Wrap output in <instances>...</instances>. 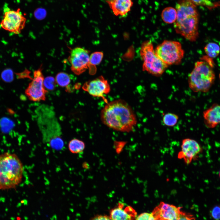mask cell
I'll use <instances>...</instances> for the list:
<instances>
[{
  "label": "cell",
  "mask_w": 220,
  "mask_h": 220,
  "mask_svg": "<svg viewBox=\"0 0 220 220\" xmlns=\"http://www.w3.org/2000/svg\"><path fill=\"white\" fill-rule=\"evenodd\" d=\"M100 118L108 127L122 132L132 131L137 123L136 115L131 107L121 99L107 103L101 111Z\"/></svg>",
  "instance_id": "1"
},
{
  "label": "cell",
  "mask_w": 220,
  "mask_h": 220,
  "mask_svg": "<svg viewBox=\"0 0 220 220\" xmlns=\"http://www.w3.org/2000/svg\"><path fill=\"white\" fill-rule=\"evenodd\" d=\"M177 17L174 25L176 32L191 42L199 35V15L196 5L191 0H181L176 6Z\"/></svg>",
  "instance_id": "2"
},
{
  "label": "cell",
  "mask_w": 220,
  "mask_h": 220,
  "mask_svg": "<svg viewBox=\"0 0 220 220\" xmlns=\"http://www.w3.org/2000/svg\"><path fill=\"white\" fill-rule=\"evenodd\" d=\"M23 171V164L16 154H0V189L16 188L22 181Z\"/></svg>",
  "instance_id": "3"
},
{
  "label": "cell",
  "mask_w": 220,
  "mask_h": 220,
  "mask_svg": "<svg viewBox=\"0 0 220 220\" xmlns=\"http://www.w3.org/2000/svg\"><path fill=\"white\" fill-rule=\"evenodd\" d=\"M211 58L204 57L203 60L195 63L188 79L189 87L193 91L207 92L214 83L215 76Z\"/></svg>",
  "instance_id": "4"
},
{
  "label": "cell",
  "mask_w": 220,
  "mask_h": 220,
  "mask_svg": "<svg viewBox=\"0 0 220 220\" xmlns=\"http://www.w3.org/2000/svg\"><path fill=\"white\" fill-rule=\"evenodd\" d=\"M141 57L143 61L142 69L153 75H161L168 65L157 56L153 49L151 42L147 41L141 45L140 50Z\"/></svg>",
  "instance_id": "5"
},
{
  "label": "cell",
  "mask_w": 220,
  "mask_h": 220,
  "mask_svg": "<svg viewBox=\"0 0 220 220\" xmlns=\"http://www.w3.org/2000/svg\"><path fill=\"white\" fill-rule=\"evenodd\" d=\"M155 51L159 57L168 65L179 64L184 54L181 44L170 40H164L156 47Z\"/></svg>",
  "instance_id": "6"
},
{
  "label": "cell",
  "mask_w": 220,
  "mask_h": 220,
  "mask_svg": "<svg viewBox=\"0 0 220 220\" xmlns=\"http://www.w3.org/2000/svg\"><path fill=\"white\" fill-rule=\"evenodd\" d=\"M26 19L20 8L16 10H7L4 14L0 23L1 27L8 32L15 34L20 33L24 28Z\"/></svg>",
  "instance_id": "7"
},
{
  "label": "cell",
  "mask_w": 220,
  "mask_h": 220,
  "mask_svg": "<svg viewBox=\"0 0 220 220\" xmlns=\"http://www.w3.org/2000/svg\"><path fill=\"white\" fill-rule=\"evenodd\" d=\"M44 78L41 68H39L34 72L33 78L25 90V94L29 99L34 101H44L48 92L44 87Z\"/></svg>",
  "instance_id": "8"
},
{
  "label": "cell",
  "mask_w": 220,
  "mask_h": 220,
  "mask_svg": "<svg viewBox=\"0 0 220 220\" xmlns=\"http://www.w3.org/2000/svg\"><path fill=\"white\" fill-rule=\"evenodd\" d=\"M90 51L81 47H76L72 50L69 60L71 64L72 71L79 75L88 68Z\"/></svg>",
  "instance_id": "9"
},
{
  "label": "cell",
  "mask_w": 220,
  "mask_h": 220,
  "mask_svg": "<svg viewBox=\"0 0 220 220\" xmlns=\"http://www.w3.org/2000/svg\"><path fill=\"white\" fill-rule=\"evenodd\" d=\"M181 147L178 157L183 160L188 165L196 158L202 150L200 144L196 141L190 138L183 139Z\"/></svg>",
  "instance_id": "10"
},
{
  "label": "cell",
  "mask_w": 220,
  "mask_h": 220,
  "mask_svg": "<svg viewBox=\"0 0 220 220\" xmlns=\"http://www.w3.org/2000/svg\"><path fill=\"white\" fill-rule=\"evenodd\" d=\"M82 89L90 95L102 97L105 102L107 101L104 95L108 94L110 91V86L108 81L102 76L86 82L83 85Z\"/></svg>",
  "instance_id": "11"
},
{
  "label": "cell",
  "mask_w": 220,
  "mask_h": 220,
  "mask_svg": "<svg viewBox=\"0 0 220 220\" xmlns=\"http://www.w3.org/2000/svg\"><path fill=\"white\" fill-rule=\"evenodd\" d=\"M181 212L179 207L161 202L152 213L155 220H176Z\"/></svg>",
  "instance_id": "12"
},
{
  "label": "cell",
  "mask_w": 220,
  "mask_h": 220,
  "mask_svg": "<svg viewBox=\"0 0 220 220\" xmlns=\"http://www.w3.org/2000/svg\"><path fill=\"white\" fill-rule=\"evenodd\" d=\"M137 215L131 207L119 202L117 206L110 211L109 217L111 220H134Z\"/></svg>",
  "instance_id": "13"
},
{
  "label": "cell",
  "mask_w": 220,
  "mask_h": 220,
  "mask_svg": "<svg viewBox=\"0 0 220 220\" xmlns=\"http://www.w3.org/2000/svg\"><path fill=\"white\" fill-rule=\"evenodd\" d=\"M204 122L208 128H213L220 123V105L214 103L203 112Z\"/></svg>",
  "instance_id": "14"
},
{
  "label": "cell",
  "mask_w": 220,
  "mask_h": 220,
  "mask_svg": "<svg viewBox=\"0 0 220 220\" xmlns=\"http://www.w3.org/2000/svg\"><path fill=\"white\" fill-rule=\"evenodd\" d=\"M108 3L115 15L122 16L127 14L133 4L132 0H113Z\"/></svg>",
  "instance_id": "15"
},
{
  "label": "cell",
  "mask_w": 220,
  "mask_h": 220,
  "mask_svg": "<svg viewBox=\"0 0 220 220\" xmlns=\"http://www.w3.org/2000/svg\"><path fill=\"white\" fill-rule=\"evenodd\" d=\"M161 18L165 23L170 24L175 22L177 17V12L176 9L172 7L165 8L162 11Z\"/></svg>",
  "instance_id": "16"
},
{
  "label": "cell",
  "mask_w": 220,
  "mask_h": 220,
  "mask_svg": "<svg viewBox=\"0 0 220 220\" xmlns=\"http://www.w3.org/2000/svg\"><path fill=\"white\" fill-rule=\"evenodd\" d=\"M103 57V53L101 52H96L92 53L90 57L88 68L90 73L93 74L95 73V66L101 62Z\"/></svg>",
  "instance_id": "17"
},
{
  "label": "cell",
  "mask_w": 220,
  "mask_h": 220,
  "mask_svg": "<svg viewBox=\"0 0 220 220\" xmlns=\"http://www.w3.org/2000/svg\"><path fill=\"white\" fill-rule=\"evenodd\" d=\"M85 147V144L84 142L76 138L71 140L68 145L69 151L73 154H78L82 152Z\"/></svg>",
  "instance_id": "18"
},
{
  "label": "cell",
  "mask_w": 220,
  "mask_h": 220,
  "mask_svg": "<svg viewBox=\"0 0 220 220\" xmlns=\"http://www.w3.org/2000/svg\"><path fill=\"white\" fill-rule=\"evenodd\" d=\"M204 50L207 56L212 58L218 56L220 52V47L217 44L211 42L205 46Z\"/></svg>",
  "instance_id": "19"
},
{
  "label": "cell",
  "mask_w": 220,
  "mask_h": 220,
  "mask_svg": "<svg viewBox=\"0 0 220 220\" xmlns=\"http://www.w3.org/2000/svg\"><path fill=\"white\" fill-rule=\"evenodd\" d=\"M178 119L179 117L177 114L168 112L164 115L162 120L165 125L169 127H173L177 123Z\"/></svg>",
  "instance_id": "20"
},
{
  "label": "cell",
  "mask_w": 220,
  "mask_h": 220,
  "mask_svg": "<svg viewBox=\"0 0 220 220\" xmlns=\"http://www.w3.org/2000/svg\"><path fill=\"white\" fill-rule=\"evenodd\" d=\"M55 80L58 85L62 87L68 86L71 81L68 75L64 72H61L57 74Z\"/></svg>",
  "instance_id": "21"
},
{
  "label": "cell",
  "mask_w": 220,
  "mask_h": 220,
  "mask_svg": "<svg viewBox=\"0 0 220 220\" xmlns=\"http://www.w3.org/2000/svg\"><path fill=\"white\" fill-rule=\"evenodd\" d=\"M56 83L55 79L53 77L48 76L44 79V87L49 90H53L54 89Z\"/></svg>",
  "instance_id": "22"
},
{
  "label": "cell",
  "mask_w": 220,
  "mask_h": 220,
  "mask_svg": "<svg viewBox=\"0 0 220 220\" xmlns=\"http://www.w3.org/2000/svg\"><path fill=\"white\" fill-rule=\"evenodd\" d=\"M196 5L204 6L210 9L215 7V5L210 0H191Z\"/></svg>",
  "instance_id": "23"
},
{
  "label": "cell",
  "mask_w": 220,
  "mask_h": 220,
  "mask_svg": "<svg viewBox=\"0 0 220 220\" xmlns=\"http://www.w3.org/2000/svg\"><path fill=\"white\" fill-rule=\"evenodd\" d=\"M136 220H155L152 213H143L138 216Z\"/></svg>",
  "instance_id": "24"
},
{
  "label": "cell",
  "mask_w": 220,
  "mask_h": 220,
  "mask_svg": "<svg viewBox=\"0 0 220 220\" xmlns=\"http://www.w3.org/2000/svg\"><path fill=\"white\" fill-rule=\"evenodd\" d=\"M2 77L4 81L7 82H10L13 79V72L11 71H6L4 72L2 75Z\"/></svg>",
  "instance_id": "25"
},
{
  "label": "cell",
  "mask_w": 220,
  "mask_h": 220,
  "mask_svg": "<svg viewBox=\"0 0 220 220\" xmlns=\"http://www.w3.org/2000/svg\"><path fill=\"white\" fill-rule=\"evenodd\" d=\"M211 215L216 220L220 219V206H216L213 207L211 212Z\"/></svg>",
  "instance_id": "26"
},
{
  "label": "cell",
  "mask_w": 220,
  "mask_h": 220,
  "mask_svg": "<svg viewBox=\"0 0 220 220\" xmlns=\"http://www.w3.org/2000/svg\"><path fill=\"white\" fill-rule=\"evenodd\" d=\"M176 220H196L195 218L190 215H188L181 212L179 216Z\"/></svg>",
  "instance_id": "27"
},
{
  "label": "cell",
  "mask_w": 220,
  "mask_h": 220,
  "mask_svg": "<svg viewBox=\"0 0 220 220\" xmlns=\"http://www.w3.org/2000/svg\"><path fill=\"white\" fill-rule=\"evenodd\" d=\"M91 220H111L109 217L105 215H97Z\"/></svg>",
  "instance_id": "28"
},
{
  "label": "cell",
  "mask_w": 220,
  "mask_h": 220,
  "mask_svg": "<svg viewBox=\"0 0 220 220\" xmlns=\"http://www.w3.org/2000/svg\"><path fill=\"white\" fill-rule=\"evenodd\" d=\"M107 3L110 2L113 0H105Z\"/></svg>",
  "instance_id": "29"
},
{
  "label": "cell",
  "mask_w": 220,
  "mask_h": 220,
  "mask_svg": "<svg viewBox=\"0 0 220 220\" xmlns=\"http://www.w3.org/2000/svg\"><path fill=\"white\" fill-rule=\"evenodd\" d=\"M219 78L220 81V73H219Z\"/></svg>",
  "instance_id": "30"
},
{
  "label": "cell",
  "mask_w": 220,
  "mask_h": 220,
  "mask_svg": "<svg viewBox=\"0 0 220 220\" xmlns=\"http://www.w3.org/2000/svg\"><path fill=\"white\" fill-rule=\"evenodd\" d=\"M219 177L220 178V170L219 173Z\"/></svg>",
  "instance_id": "31"
}]
</instances>
